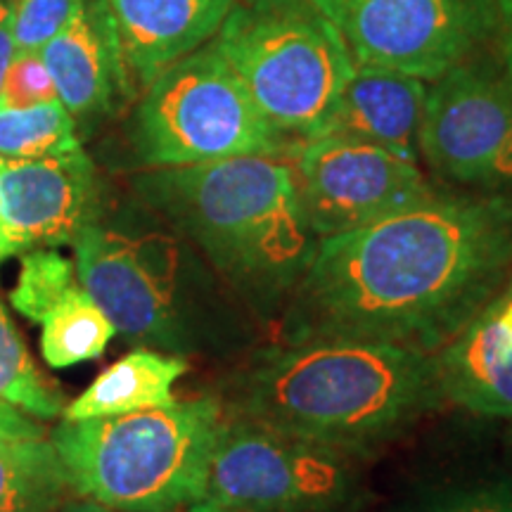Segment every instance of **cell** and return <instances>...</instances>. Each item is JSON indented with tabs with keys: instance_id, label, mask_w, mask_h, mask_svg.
Returning a JSON list of instances; mask_svg holds the SVG:
<instances>
[{
	"instance_id": "6da1fadb",
	"label": "cell",
	"mask_w": 512,
	"mask_h": 512,
	"mask_svg": "<svg viewBox=\"0 0 512 512\" xmlns=\"http://www.w3.org/2000/svg\"><path fill=\"white\" fill-rule=\"evenodd\" d=\"M512 275V200L439 195L318 240L283 342L363 339L437 354Z\"/></svg>"
},
{
	"instance_id": "7a4b0ae2",
	"label": "cell",
	"mask_w": 512,
	"mask_h": 512,
	"mask_svg": "<svg viewBox=\"0 0 512 512\" xmlns=\"http://www.w3.org/2000/svg\"><path fill=\"white\" fill-rule=\"evenodd\" d=\"M444 401L437 354L363 339H304L259 351L228 394L235 418L356 458Z\"/></svg>"
},
{
	"instance_id": "3957f363",
	"label": "cell",
	"mask_w": 512,
	"mask_h": 512,
	"mask_svg": "<svg viewBox=\"0 0 512 512\" xmlns=\"http://www.w3.org/2000/svg\"><path fill=\"white\" fill-rule=\"evenodd\" d=\"M136 188L207 256L249 311L283 313L318 249L299 207L290 155L162 166L140 176Z\"/></svg>"
},
{
	"instance_id": "277c9868",
	"label": "cell",
	"mask_w": 512,
	"mask_h": 512,
	"mask_svg": "<svg viewBox=\"0 0 512 512\" xmlns=\"http://www.w3.org/2000/svg\"><path fill=\"white\" fill-rule=\"evenodd\" d=\"M223 425L214 396L126 415L62 420L50 434L74 494L114 512H178L202 501Z\"/></svg>"
},
{
	"instance_id": "5b68a950",
	"label": "cell",
	"mask_w": 512,
	"mask_h": 512,
	"mask_svg": "<svg viewBox=\"0 0 512 512\" xmlns=\"http://www.w3.org/2000/svg\"><path fill=\"white\" fill-rule=\"evenodd\" d=\"M214 43L283 136H323L354 57L311 0L235 3Z\"/></svg>"
},
{
	"instance_id": "8992f818",
	"label": "cell",
	"mask_w": 512,
	"mask_h": 512,
	"mask_svg": "<svg viewBox=\"0 0 512 512\" xmlns=\"http://www.w3.org/2000/svg\"><path fill=\"white\" fill-rule=\"evenodd\" d=\"M145 88L131 140L147 169L292 152L216 43L192 50Z\"/></svg>"
},
{
	"instance_id": "52a82bcc",
	"label": "cell",
	"mask_w": 512,
	"mask_h": 512,
	"mask_svg": "<svg viewBox=\"0 0 512 512\" xmlns=\"http://www.w3.org/2000/svg\"><path fill=\"white\" fill-rule=\"evenodd\" d=\"M72 247L81 287L117 335L176 354L197 349L202 313L171 230L100 219Z\"/></svg>"
},
{
	"instance_id": "ba28073f",
	"label": "cell",
	"mask_w": 512,
	"mask_h": 512,
	"mask_svg": "<svg viewBox=\"0 0 512 512\" xmlns=\"http://www.w3.org/2000/svg\"><path fill=\"white\" fill-rule=\"evenodd\" d=\"M356 456L242 418L223 420L202 501L240 512H349Z\"/></svg>"
},
{
	"instance_id": "9c48e42d",
	"label": "cell",
	"mask_w": 512,
	"mask_h": 512,
	"mask_svg": "<svg viewBox=\"0 0 512 512\" xmlns=\"http://www.w3.org/2000/svg\"><path fill=\"white\" fill-rule=\"evenodd\" d=\"M358 64L437 81L484 36L494 0H311Z\"/></svg>"
},
{
	"instance_id": "30bf717a",
	"label": "cell",
	"mask_w": 512,
	"mask_h": 512,
	"mask_svg": "<svg viewBox=\"0 0 512 512\" xmlns=\"http://www.w3.org/2000/svg\"><path fill=\"white\" fill-rule=\"evenodd\" d=\"M290 164L302 216L318 240L370 226L434 192L418 159L354 138L299 140Z\"/></svg>"
},
{
	"instance_id": "8fae6325",
	"label": "cell",
	"mask_w": 512,
	"mask_h": 512,
	"mask_svg": "<svg viewBox=\"0 0 512 512\" xmlns=\"http://www.w3.org/2000/svg\"><path fill=\"white\" fill-rule=\"evenodd\" d=\"M418 152L456 183L512 188V95L475 69L453 67L427 88Z\"/></svg>"
},
{
	"instance_id": "7c38bea8",
	"label": "cell",
	"mask_w": 512,
	"mask_h": 512,
	"mask_svg": "<svg viewBox=\"0 0 512 512\" xmlns=\"http://www.w3.org/2000/svg\"><path fill=\"white\" fill-rule=\"evenodd\" d=\"M100 219L98 171L83 147L38 159L0 157V228L10 256L74 245Z\"/></svg>"
},
{
	"instance_id": "4fadbf2b",
	"label": "cell",
	"mask_w": 512,
	"mask_h": 512,
	"mask_svg": "<svg viewBox=\"0 0 512 512\" xmlns=\"http://www.w3.org/2000/svg\"><path fill=\"white\" fill-rule=\"evenodd\" d=\"M446 401L512 418V275L503 290L437 351Z\"/></svg>"
},
{
	"instance_id": "5bb4252c",
	"label": "cell",
	"mask_w": 512,
	"mask_h": 512,
	"mask_svg": "<svg viewBox=\"0 0 512 512\" xmlns=\"http://www.w3.org/2000/svg\"><path fill=\"white\" fill-rule=\"evenodd\" d=\"M57 100L74 121L93 119L112 107L126 88V62L105 0H83L74 22L41 50Z\"/></svg>"
},
{
	"instance_id": "9a60e30c",
	"label": "cell",
	"mask_w": 512,
	"mask_h": 512,
	"mask_svg": "<svg viewBox=\"0 0 512 512\" xmlns=\"http://www.w3.org/2000/svg\"><path fill=\"white\" fill-rule=\"evenodd\" d=\"M126 69L150 86L166 67L219 34L238 0H105Z\"/></svg>"
},
{
	"instance_id": "2e32d148",
	"label": "cell",
	"mask_w": 512,
	"mask_h": 512,
	"mask_svg": "<svg viewBox=\"0 0 512 512\" xmlns=\"http://www.w3.org/2000/svg\"><path fill=\"white\" fill-rule=\"evenodd\" d=\"M425 100L427 86L422 79L354 62L323 136L363 140L418 159Z\"/></svg>"
},
{
	"instance_id": "e0dca14e",
	"label": "cell",
	"mask_w": 512,
	"mask_h": 512,
	"mask_svg": "<svg viewBox=\"0 0 512 512\" xmlns=\"http://www.w3.org/2000/svg\"><path fill=\"white\" fill-rule=\"evenodd\" d=\"M190 363L178 354L136 349L95 377L91 387L69 403L62 420H93L126 415L174 403V384Z\"/></svg>"
},
{
	"instance_id": "ac0fdd59",
	"label": "cell",
	"mask_w": 512,
	"mask_h": 512,
	"mask_svg": "<svg viewBox=\"0 0 512 512\" xmlns=\"http://www.w3.org/2000/svg\"><path fill=\"white\" fill-rule=\"evenodd\" d=\"M72 486L46 439H0V512H55Z\"/></svg>"
},
{
	"instance_id": "d6986e66",
	"label": "cell",
	"mask_w": 512,
	"mask_h": 512,
	"mask_svg": "<svg viewBox=\"0 0 512 512\" xmlns=\"http://www.w3.org/2000/svg\"><path fill=\"white\" fill-rule=\"evenodd\" d=\"M41 354L50 368L64 370L105 354L117 335L112 320L83 290H69L41 320Z\"/></svg>"
},
{
	"instance_id": "ffe728a7",
	"label": "cell",
	"mask_w": 512,
	"mask_h": 512,
	"mask_svg": "<svg viewBox=\"0 0 512 512\" xmlns=\"http://www.w3.org/2000/svg\"><path fill=\"white\" fill-rule=\"evenodd\" d=\"M76 121L60 100L46 105L3 110L0 107V157L38 159L79 150Z\"/></svg>"
},
{
	"instance_id": "44dd1931",
	"label": "cell",
	"mask_w": 512,
	"mask_h": 512,
	"mask_svg": "<svg viewBox=\"0 0 512 512\" xmlns=\"http://www.w3.org/2000/svg\"><path fill=\"white\" fill-rule=\"evenodd\" d=\"M0 401L36 420H55L64 411L62 394L38 373L22 337L0 302Z\"/></svg>"
},
{
	"instance_id": "7402d4cb",
	"label": "cell",
	"mask_w": 512,
	"mask_h": 512,
	"mask_svg": "<svg viewBox=\"0 0 512 512\" xmlns=\"http://www.w3.org/2000/svg\"><path fill=\"white\" fill-rule=\"evenodd\" d=\"M79 285L76 264L53 247L31 249L22 254V271L10 294L12 309L31 323H41L46 313L69 290Z\"/></svg>"
},
{
	"instance_id": "603a6c76",
	"label": "cell",
	"mask_w": 512,
	"mask_h": 512,
	"mask_svg": "<svg viewBox=\"0 0 512 512\" xmlns=\"http://www.w3.org/2000/svg\"><path fill=\"white\" fill-rule=\"evenodd\" d=\"M10 31L15 50L41 53L83 8V0H12Z\"/></svg>"
},
{
	"instance_id": "cb8c5ba5",
	"label": "cell",
	"mask_w": 512,
	"mask_h": 512,
	"mask_svg": "<svg viewBox=\"0 0 512 512\" xmlns=\"http://www.w3.org/2000/svg\"><path fill=\"white\" fill-rule=\"evenodd\" d=\"M57 91L41 53L15 50L0 86V107L3 110H24V107L55 102Z\"/></svg>"
},
{
	"instance_id": "d4e9b609",
	"label": "cell",
	"mask_w": 512,
	"mask_h": 512,
	"mask_svg": "<svg viewBox=\"0 0 512 512\" xmlns=\"http://www.w3.org/2000/svg\"><path fill=\"white\" fill-rule=\"evenodd\" d=\"M420 512H512V486L477 484L434 496Z\"/></svg>"
},
{
	"instance_id": "484cf974",
	"label": "cell",
	"mask_w": 512,
	"mask_h": 512,
	"mask_svg": "<svg viewBox=\"0 0 512 512\" xmlns=\"http://www.w3.org/2000/svg\"><path fill=\"white\" fill-rule=\"evenodd\" d=\"M43 425L31 415L0 401V439H43Z\"/></svg>"
},
{
	"instance_id": "4316f807",
	"label": "cell",
	"mask_w": 512,
	"mask_h": 512,
	"mask_svg": "<svg viewBox=\"0 0 512 512\" xmlns=\"http://www.w3.org/2000/svg\"><path fill=\"white\" fill-rule=\"evenodd\" d=\"M12 55H15V43H12L10 31V5L0 0V86H3Z\"/></svg>"
},
{
	"instance_id": "83f0119b",
	"label": "cell",
	"mask_w": 512,
	"mask_h": 512,
	"mask_svg": "<svg viewBox=\"0 0 512 512\" xmlns=\"http://www.w3.org/2000/svg\"><path fill=\"white\" fill-rule=\"evenodd\" d=\"M494 8L503 19L505 27V62H508V72L512 79V0H494Z\"/></svg>"
},
{
	"instance_id": "f1b7e54d",
	"label": "cell",
	"mask_w": 512,
	"mask_h": 512,
	"mask_svg": "<svg viewBox=\"0 0 512 512\" xmlns=\"http://www.w3.org/2000/svg\"><path fill=\"white\" fill-rule=\"evenodd\" d=\"M55 512H114V510L105 508V505L95 501H88V498H81V501H64Z\"/></svg>"
},
{
	"instance_id": "f546056e",
	"label": "cell",
	"mask_w": 512,
	"mask_h": 512,
	"mask_svg": "<svg viewBox=\"0 0 512 512\" xmlns=\"http://www.w3.org/2000/svg\"><path fill=\"white\" fill-rule=\"evenodd\" d=\"M185 512H240V510H230V508H221V505L207 503V501H197L185 508Z\"/></svg>"
},
{
	"instance_id": "4dcf8cb0",
	"label": "cell",
	"mask_w": 512,
	"mask_h": 512,
	"mask_svg": "<svg viewBox=\"0 0 512 512\" xmlns=\"http://www.w3.org/2000/svg\"><path fill=\"white\" fill-rule=\"evenodd\" d=\"M10 252H8V245H5V238H3V228H0V261L8 259Z\"/></svg>"
},
{
	"instance_id": "1f68e13d",
	"label": "cell",
	"mask_w": 512,
	"mask_h": 512,
	"mask_svg": "<svg viewBox=\"0 0 512 512\" xmlns=\"http://www.w3.org/2000/svg\"><path fill=\"white\" fill-rule=\"evenodd\" d=\"M238 3H249V0H238Z\"/></svg>"
}]
</instances>
